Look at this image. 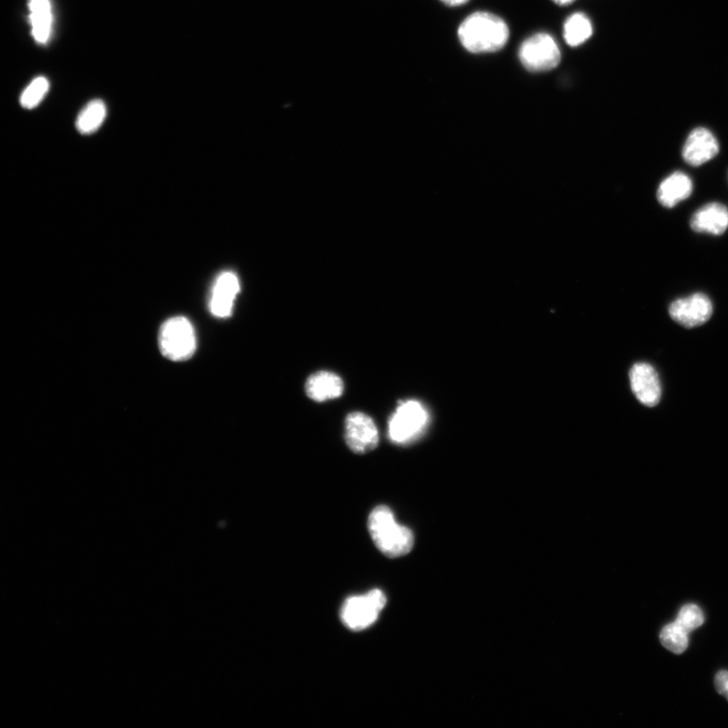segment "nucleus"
<instances>
[{"label": "nucleus", "instance_id": "20e7f679", "mask_svg": "<svg viewBox=\"0 0 728 728\" xmlns=\"http://www.w3.org/2000/svg\"><path fill=\"white\" fill-rule=\"evenodd\" d=\"M387 603L381 590H372L366 595L348 598L341 609V619L346 627L359 631L372 626Z\"/></svg>", "mask_w": 728, "mask_h": 728}, {"label": "nucleus", "instance_id": "0eeeda50", "mask_svg": "<svg viewBox=\"0 0 728 728\" xmlns=\"http://www.w3.org/2000/svg\"><path fill=\"white\" fill-rule=\"evenodd\" d=\"M345 440L355 453L373 450L379 443V431L375 421L361 412L350 413L345 420Z\"/></svg>", "mask_w": 728, "mask_h": 728}, {"label": "nucleus", "instance_id": "6ab92c4d", "mask_svg": "<svg viewBox=\"0 0 728 728\" xmlns=\"http://www.w3.org/2000/svg\"><path fill=\"white\" fill-rule=\"evenodd\" d=\"M49 80L43 76L34 79L21 96V105L27 110L35 109L49 91Z\"/></svg>", "mask_w": 728, "mask_h": 728}, {"label": "nucleus", "instance_id": "4be33fe9", "mask_svg": "<svg viewBox=\"0 0 728 728\" xmlns=\"http://www.w3.org/2000/svg\"><path fill=\"white\" fill-rule=\"evenodd\" d=\"M441 2L448 7H460L469 2V0H441Z\"/></svg>", "mask_w": 728, "mask_h": 728}, {"label": "nucleus", "instance_id": "6e6552de", "mask_svg": "<svg viewBox=\"0 0 728 728\" xmlns=\"http://www.w3.org/2000/svg\"><path fill=\"white\" fill-rule=\"evenodd\" d=\"M669 312L671 318L678 324L686 328H695L711 318L713 305L706 295L698 293L676 300L670 306Z\"/></svg>", "mask_w": 728, "mask_h": 728}, {"label": "nucleus", "instance_id": "1a4fd4ad", "mask_svg": "<svg viewBox=\"0 0 728 728\" xmlns=\"http://www.w3.org/2000/svg\"><path fill=\"white\" fill-rule=\"evenodd\" d=\"M631 389L637 400L648 407L659 404L662 386L656 370L649 363H636L630 371Z\"/></svg>", "mask_w": 728, "mask_h": 728}, {"label": "nucleus", "instance_id": "a211bd4d", "mask_svg": "<svg viewBox=\"0 0 728 728\" xmlns=\"http://www.w3.org/2000/svg\"><path fill=\"white\" fill-rule=\"evenodd\" d=\"M660 639L662 645L676 655L683 654L689 646V632L676 621L663 628Z\"/></svg>", "mask_w": 728, "mask_h": 728}, {"label": "nucleus", "instance_id": "5701e85b", "mask_svg": "<svg viewBox=\"0 0 728 728\" xmlns=\"http://www.w3.org/2000/svg\"><path fill=\"white\" fill-rule=\"evenodd\" d=\"M554 3H556L559 6H569L575 2V0H553Z\"/></svg>", "mask_w": 728, "mask_h": 728}, {"label": "nucleus", "instance_id": "423d86ee", "mask_svg": "<svg viewBox=\"0 0 728 728\" xmlns=\"http://www.w3.org/2000/svg\"><path fill=\"white\" fill-rule=\"evenodd\" d=\"M428 422L429 414L420 402L406 401L390 419L389 437L397 444L409 443L425 430Z\"/></svg>", "mask_w": 728, "mask_h": 728}, {"label": "nucleus", "instance_id": "7ed1b4c3", "mask_svg": "<svg viewBox=\"0 0 728 728\" xmlns=\"http://www.w3.org/2000/svg\"><path fill=\"white\" fill-rule=\"evenodd\" d=\"M161 353L172 361H186L197 349L196 331L186 317H173L163 323L159 332Z\"/></svg>", "mask_w": 728, "mask_h": 728}, {"label": "nucleus", "instance_id": "f3484780", "mask_svg": "<svg viewBox=\"0 0 728 728\" xmlns=\"http://www.w3.org/2000/svg\"><path fill=\"white\" fill-rule=\"evenodd\" d=\"M593 33L591 21L582 13L572 15L564 27V38L571 47L585 43Z\"/></svg>", "mask_w": 728, "mask_h": 728}, {"label": "nucleus", "instance_id": "9b49d317", "mask_svg": "<svg viewBox=\"0 0 728 728\" xmlns=\"http://www.w3.org/2000/svg\"><path fill=\"white\" fill-rule=\"evenodd\" d=\"M719 152L715 136L707 129L697 128L688 136L683 147V158L691 166H700Z\"/></svg>", "mask_w": 728, "mask_h": 728}, {"label": "nucleus", "instance_id": "aec40b11", "mask_svg": "<svg viewBox=\"0 0 728 728\" xmlns=\"http://www.w3.org/2000/svg\"><path fill=\"white\" fill-rule=\"evenodd\" d=\"M704 621L702 609L692 603L684 605L676 619V622L689 633L702 626Z\"/></svg>", "mask_w": 728, "mask_h": 728}, {"label": "nucleus", "instance_id": "9d476101", "mask_svg": "<svg viewBox=\"0 0 728 728\" xmlns=\"http://www.w3.org/2000/svg\"><path fill=\"white\" fill-rule=\"evenodd\" d=\"M240 293V282L232 271L222 272L217 278L210 299L213 316L226 319L233 313L235 300Z\"/></svg>", "mask_w": 728, "mask_h": 728}, {"label": "nucleus", "instance_id": "412c9836", "mask_svg": "<svg viewBox=\"0 0 728 728\" xmlns=\"http://www.w3.org/2000/svg\"><path fill=\"white\" fill-rule=\"evenodd\" d=\"M716 691L728 701V671H719L714 678Z\"/></svg>", "mask_w": 728, "mask_h": 728}, {"label": "nucleus", "instance_id": "f03ea898", "mask_svg": "<svg viewBox=\"0 0 728 728\" xmlns=\"http://www.w3.org/2000/svg\"><path fill=\"white\" fill-rule=\"evenodd\" d=\"M368 526L377 548L387 557L400 558L412 551V530L399 524L389 507L375 508L369 517Z\"/></svg>", "mask_w": 728, "mask_h": 728}, {"label": "nucleus", "instance_id": "f257e3e1", "mask_svg": "<svg viewBox=\"0 0 728 728\" xmlns=\"http://www.w3.org/2000/svg\"><path fill=\"white\" fill-rule=\"evenodd\" d=\"M509 28L498 16L479 12L468 17L459 29L463 46L475 54L493 53L505 47Z\"/></svg>", "mask_w": 728, "mask_h": 728}, {"label": "nucleus", "instance_id": "ddd939ff", "mask_svg": "<svg viewBox=\"0 0 728 728\" xmlns=\"http://www.w3.org/2000/svg\"><path fill=\"white\" fill-rule=\"evenodd\" d=\"M693 191L691 178L682 172L668 176L658 190V200L666 208H674L687 200Z\"/></svg>", "mask_w": 728, "mask_h": 728}, {"label": "nucleus", "instance_id": "dca6fc26", "mask_svg": "<svg viewBox=\"0 0 728 728\" xmlns=\"http://www.w3.org/2000/svg\"><path fill=\"white\" fill-rule=\"evenodd\" d=\"M107 118V107L101 100L90 102L79 114L76 129L82 135L97 132Z\"/></svg>", "mask_w": 728, "mask_h": 728}, {"label": "nucleus", "instance_id": "f8f14e48", "mask_svg": "<svg viewBox=\"0 0 728 728\" xmlns=\"http://www.w3.org/2000/svg\"><path fill=\"white\" fill-rule=\"evenodd\" d=\"M690 225L697 233L722 235L728 228V209L719 203L708 204L693 215Z\"/></svg>", "mask_w": 728, "mask_h": 728}, {"label": "nucleus", "instance_id": "4468645a", "mask_svg": "<svg viewBox=\"0 0 728 728\" xmlns=\"http://www.w3.org/2000/svg\"><path fill=\"white\" fill-rule=\"evenodd\" d=\"M305 389L310 399L321 403L339 398L344 391V384L333 373L319 372L308 379Z\"/></svg>", "mask_w": 728, "mask_h": 728}, {"label": "nucleus", "instance_id": "39448f33", "mask_svg": "<svg viewBox=\"0 0 728 728\" xmlns=\"http://www.w3.org/2000/svg\"><path fill=\"white\" fill-rule=\"evenodd\" d=\"M523 66L531 72L555 69L561 62V50L549 34L539 33L523 42L519 50Z\"/></svg>", "mask_w": 728, "mask_h": 728}, {"label": "nucleus", "instance_id": "2eb2a0df", "mask_svg": "<svg viewBox=\"0 0 728 728\" xmlns=\"http://www.w3.org/2000/svg\"><path fill=\"white\" fill-rule=\"evenodd\" d=\"M30 20L33 36L37 43L44 45L48 42L52 32V7L50 0H31Z\"/></svg>", "mask_w": 728, "mask_h": 728}]
</instances>
